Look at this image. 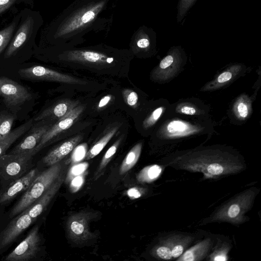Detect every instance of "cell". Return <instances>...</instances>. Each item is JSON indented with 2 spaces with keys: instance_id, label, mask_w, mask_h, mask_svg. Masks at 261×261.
<instances>
[{
  "instance_id": "cell-1",
  "label": "cell",
  "mask_w": 261,
  "mask_h": 261,
  "mask_svg": "<svg viewBox=\"0 0 261 261\" xmlns=\"http://www.w3.org/2000/svg\"><path fill=\"white\" fill-rule=\"evenodd\" d=\"M163 167L201 173L204 178L218 179L238 174L247 168L245 160L237 150L213 145L178 151L165 156Z\"/></svg>"
},
{
  "instance_id": "cell-2",
  "label": "cell",
  "mask_w": 261,
  "mask_h": 261,
  "mask_svg": "<svg viewBox=\"0 0 261 261\" xmlns=\"http://www.w3.org/2000/svg\"><path fill=\"white\" fill-rule=\"evenodd\" d=\"M260 191L257 187L247 188L236 194L217 208L202 223L226 222L240 225L248 221L246 214L252 207Z\"/></svg>"
},
{
  "instance_id": "cell-3",
  "label": "cell",
  "mask_w": 261,
  "mask_h": 261,
  "mask_svg": "<svg viewBox=\"0 0 261 261\" xmlns=\"http://www.w3.org/2000/svg\"><path fill=\"white\" fill-rule=\"evenodd\" d=\"M62 172V165L58 163L40 173L12 207L10 218H14L35 203L57 179Z\"/></svg>"
},
{
  "instance_id": "cell-4",
  "label": "cell",
  "mask_w": 261,
  "mask_h": 261,
  "mask_svg": "<svg viewBox=\"0 0 261 261\" xmlns=\"http://www.w3.org/2000/svg\"><path fill=\"white\" fill-rule=\"evenodd\" d=\"M202 119L197 118L187 120L178 116L168 118L160 126L157 135L161 140L168 143L207 132L212 124H204Z\"/></svg>"
},
{
  "instance_id": "cell-5",
  "label": "cell",
  "mask_w": 261,
  "mask_h": 261,
  "mask_svg": "<svg viewBox=\"0 0 261 261\" xmlns=\"http://www.w3.org/2000/svg\"><path fill=\"white\" fill-rule=\"evenodd\" d=\"M196 238L195 235L188 232L169 233L159 239L151 253L158 259L175 260L190 247Z\"/></svg>"
},
{
  "instance_id": "cell-6",
  "label": "cell",
  "mask_w": 261,
  "mask_h": 261,
  "mask_svg": "<svg viewBox=\"0 0 261 261\" xmlns=\"http://www.w3.org/2000/svg\"><path fill=\"white\" fill-rule=\"evenodd\" d=\"M31 152L5 154L0 157V179L11 182L22 176L33 166Z\"/></svg>"
},
{
  "instance_id": "cell-7",
  "label": "cell",
  "mask_w": 261,
  "mask_h": 261,
  "mask_svg": "<svg viewBox=\"0 0 261 261\" xmlns=\"http://www.w3.org/2000/svg\"><path fill=\"white\" fill-rule=\"evenodd\" d=\"M104 5L102 1L79 10L59 25L54 37H60L84 28L96 18Z\"/></svg>"
},
{
  "instance_id": "cell-8",
  "label": "cell",
  "mask_w": 261,
  "mask_h": 261,
  "mask_svg": "<svg viewBox=\"0 0 261 261\" xmlns=\"http://www.w3.org/2000/svg\"><path fill=\"white\" fill-rule=\"evenodd\" d=\"M38 226H34L25 238L5 258L7 261H29L36 257L40 249Z\"/></svg>"
},
{
  "instance_id": "cell-9",
  "label": "cell",
  "mask_w": 261,
  "mask_h": 261,
  "mask_svg": "<svg viewBox=\"0 0 261 261\" xmlns=\"http://www.w3.org/2000/svg\"><path fill=\"white\" fill-rule=\"evenodd\" d=\"M94 215L92 213L80 212L70 216L66 223L67 234L69 238L77 243H82L94 237L90 231L89 223Z\"/></svg>"
},
{
  "instance_id": "cell-10",
  "label": "cell",
  "mask_w": 261,
  "mask_h": 261,
  "mask_svg": "<svg viewBox=\"0 0 261 261\" xmlns=\"http://www.w3.org/2000/svg\"><path fill=\"white\" fill-rule=\"evenodd\" d=\"M0 96L10 107L19 106L32 97L24 87L4 76L0 77Z\"/></svg>"
},
{
  "instance_id": "cell-11",
  "label": "cell",
  "mask_w": 261,
  "mask_h": 261,
  "mask_svg": "<svg viewBox=\"0 0 261 261\" xmlns=\"http://www.w3.org/2000/svg\"><path fill=\"white\" fill-rule=\"evenodd\" d=\"M22 77L33 81H47L63 83H80L81 81L42 66H33L18 70Z\"/></svg>"
},
{
  "instance_id": "cell-12",
  "label": "cell",
  "mask_w": 261,
  "mask_h": 261,
  "mask_svg": "<svg viewBox=\"0 0 261 261\" xmlns=\"http://www.w3.org/2000/svg\"><path fill=\"white\" fill-rule=\"evenodd\" d=\"M186 60V55L180 46L172 47L155 68L154 76L158 79H168L169 71L170 77H171L173 74L171 71L175 73L176 69L179 68V65H183Z\"/></svg>"
},
{
  "instance_id": "cell-13",
  "label": "cell",
  "mask_w": 261,
  "mask_h": 261,
  "mask_svg": "<svg viewBox=\"0 0 261 261\" xmlns=\"http://www.w3.org/2000/svg\"><path fill=\"white\" fill-rule=\"evenodd\" d=\"M83 111L82 106L75 107L65 116L60 118V120L53 126L50 127L43 135L39 144L32 151V153L35 155L58 134L68 129Z\"/></svg>"
},
{
  "instance_id": "cell-14",
  "label": "cell",
  "mask_w": 261,
  "mask_h": 261,
  "mask_svg": "<svg viewBox=\"0 0 261 261\" xmlns=\"http://www.w3.org/2000/svg\"><path fill=\"white\" fill-rule=\"evenodd\" d=\"M34 222L25 210L13 218L0 234V249L12 243Z\"/></svg>"
},
{
  "instance_id": "cell-15",
  "label": "cell",
  "mask_w": 261,
  "mask_h": 261,
  "mask_svg": "<svg viewBox=\"0 0 261 261\" xmlns=\"http://www.w3.org/2000/svg\"><path fill=\"white\" fill-rule=\"evenodd\" d=\"M39 173L37 168H32L22 176L11 181L0 193V207L24 192Z\"/></svg>"
},
{
  "instance_id": "cell-16",
  "label": "cell",
  "mask_w": 261,
  "mask_h": 261,
  "mask_svg": "<svg viewBox=\"0 0 261 261\" xmlns=\"http://www.w3.org/2000/svg\"><path fill=\"white\" fill-rule=\"evenodd\" d=\"M66 57L68 61L94 65L109 66L115 62L113 57L101 53L90 50L69 51Z\"/></svg>"
},
{
  "instance_id": "cell-17",
  "label": "cell",
  "mask_w": 261,
  "mask_h": 261,
  "mask_svg": "<svg viewBox=\"0 0 261 261\" xmlns=\"http://www.w3.org/2000/svg\"><path fill=\"white\" fill-rule=\"evenodd\" d=\"M64 179V173L62 172L47 190L35 203L25 210L34 221L45 211L60 189Z\"/></svg>"
},
{
  "instance_id": "cell-18",
  "label": "cell",
  "mask_w": 261,
  "mask_h": 261,
  "mask_svg": "<svg viewBox=\"0 0 261 261\" xmlns=\"http://www.w3.org/2000/svg\"><path fill=\"white\" fill-rule=\"evenodd\" d=\"M49 125L41 124L34 125L29 130L25 137L9 152L11 154L31 152L40 141L42 136L49 129Z\"/></svg>"
},
{
  "instance_id": "cell-19",
  "label": "cell",
  "mask_w": 261,
  "mask_h": 261,
  "mask_svg": "<svg viewBox=\"0 0 261 261\" xmlns=\"http://www.w3.org/2000/svg\"><path fill=\"white\" fill-rule=\"evenodd\" d=\"M215 240L207 237L189 247L177 259L176 261H201L206 258L210 253Z\"/></svg>"
},
{
  "instance_id": "cell-20",
  "label": "cell",
  "mask_w": 261,
  "mask_h": 261,
  "mask_svg": "<svg viewBox=\"0 0 261 261\" xmlns=\"http://www.w3.org/2000/svg\"><path fill=\"white\" fill-rule=\"evenodd\" d=\"M81 139V136H76L62 143L44 156L43 163L50 166L59 163L75 148Z\"/></svg>"
},
{
  "instance_id": "cell-21",
  "label": "cell",
  "mask_w": 261,
  "mask_h": 261,
  "mask_svg": "<svg viewBox=\"0 0 261 261\" xmlns=\"http://www.w3.org/2000/svg\"><path fill=\"white\" fill-rule=\"evenodd\" d=\"M76 103L71 101H63L46 109L34 118L36 121H43L48 118H61L74 108Z\"/></svg>"
},
{
  "instance_id": "cell-22",
  "label": "cell",
  "mask_w": 261,
  "mask_h": 261,
  "mask_svg": "<svg viewBox=\"0 0 261 261\" xmlns=\"http://www.w3.org/2000/svg\"><path fill=\"white\" fill-rule=\"evenodd\" d=\"M33 125V119L11 130L7 136L0 138V157L4 155L8 148L21 136L27 132Z\"/></svg>"
},
{
  "instance_id": "cell-23",
  "label": "cell",
  "mask_w": 261,
  "mask_h": 261,
  "mask_svg": "<svg viewBox=\"0 0 261 261\" xmlns=\"http://www.w3.org/2000/svg\"><path fill=\"white\" fill-rule=\"evenodd\" d=\"M170 110L176 114L192 117H203L207 109L200 107L191 100H185L170 106Z\"/></svg>"
},
{
  "instance_id": "cell-24",
  "label": "cell",
  "mask_w": 261,
  "mask_h": 261,
  "mask_svg": "<svg viewBox=\"0 0 261 261\" xmlns=\"http://www.w3.org/2000/svg\"><path fill=\"white\" fill-rule=\"evenodd\" d=\"M232 245L228 239L222 237L217 238L214 246L206 257V260L211 261H226L228 259V252Z\"/></svg>"
},
{
  "instance_id": "cell-25",
  "label": "cell",
  "mask_w": 261,
  "mask_h": 261,
  "mask_svg": "<svg viewBox=\"0 0 261 261\" xmlns=\"http://www.w3.org/2000/svg\"><path fill=\"white\" fill-rule=\"evenodd\" d=\"M20 12L15 14L6 25L0 28V55L7 47L20 20Z\"/></svg>"
},
{
  "instance_id": "cell-26",
  "label": "cell",
  "mask_w": 261,
  "mask_h": 261,
  "mask_svg": "<svg viewBox=\"0 0 261 261\" xmlns=\"http://www.w3.org/2000/svg\"><path fill=\"white\" fill-rule=\"evenodd\" d=\"M142 143L136 144L128 151L123 160L120 168V174L122 175L130 170L138 162L142 150Z\"/></svg>"
},
{
  "instance_id": "cell-27",
  "label": "cell",
  "mask_w": 261,
  "mask_h": 261,
  "mask_svg": "<svg viewBox=\"0 0 261 261\" xmlns=\"http://www.w3.org/2000/svg\"><path fill=\"white\" fill-rule=\"evenodd\" d=\"M162 167V166L156 164L145 167L137 174V180L142 183H150L153 181L160 175Z\"/></svg>"
},
{
  "instance_id": "cell-28",
  "label": "cell",
  "mask_w": 261,
  "mask_h": 261,
  "mask_svg": "<svg viewBox=\"0 0 261 261\" xmlns=\"http://www.w3.org/2000/svg\"><path fill=\"white\" fill-rule=\"evenodd\" d=\"M240 66H233L221 72L212 83L208 85L210 89L216 88L228 84L240 72Z\"/></svg>"
},
{
  "instance_id": "cell-29",
  "label": "cell",
  "mask_w": 261,
  "mask_h": 261,
  "mask_svg": "<svg viewBox=\"0 0 261 261\" xmlns=\"http://www.w3.org/2000/svg\"><path fill=\"white\" fill-rule=\"evenodd\" d=\"M118 130L115 127L108 132L101 138L97 141L87 152L85 159L90 160L97 155L113 138Z\"/></svg>"
},
{
  "instance_id": "cell-30",
  "label": "cell",
  "mask_w": 261,
  "mask_h": 261,
  "mask_svg": "<svg viewBox=\"0 0 261 261\" xmlns=\"http://www.w3.org/2000/svg\"><path fill=\"white\" fill-rule=\"evenodd\" d=\"M233 112L240 120H245L248 118L251 111V103L249 99L245 96L240 97L235 102Z\"/></svg>"
},
{
  "instance_id": "cell-31",
  "label": "cell",
  "mask_w": 261,
  "mask_h": 261,
  "mask_svg": "<svg viewBox=\"0 0 261 261\" xmlns=\"http://www.w3.org/2000/svg\"><path fill=\"white\" fill-rule=\"evenodd\" d=\"M170 106L166 100L164 104H162L155 108L143 121V127L147 129L154 125L164 114L167 112V110L170 108Z\"/></svg>"
},
{
  "instance_id": "cell-32",
  "label": "cell",
  "mask_w": 261,
  "mask_h": 261,
  "mask_svg": "<svg viewBox=\"0 0 261 261\" xmlns=\"http://www.w3.org/2000/svg\"><path fill=\"white\" fill-rule=\"evenodd\" d=\"M121 141V139H119L107 150L101 159L96 174L94 175V179H97L103 172L106 167L116 152Z\"/></svg>"
},
{
  "instance_id": "cell-33",
  "label": "cell",
  "mask_w": 261,
  "mask_h": 261,
  "mask_svg": "<svg viewBox=\"0 0 261 261\" xmlns=\"http://www.w3.org/2000/svg\"><path fill=\"white\" fill-rule=\"evenodd\" d=\"M34 4V0H0V17L15 8L17 5L24 4L32 8Z\"/></svg>"
},
{
  "instance_id": "cell-34",
  "label": "cell",
  "mask_w": 261,
  "mask_h": 261,
  "mask_svg": "<svg viewBox=\"0 0 261 261\" xmlns=\"http://www.w3.org/2000/svg\"><path fill=\"white\" fill-rule=\"evenodd\" d=\"M14 120L12 115L5 113L0 114V138L5 137L11 131Z\"/></svg>"
},
{
  "instance_id": "cell-35",
  "label": "cell",
  "mask_w": 261,
  "mask_h": 261,
  "mask_svg": "<svg viewBox=\"0 0 261 261\" xmlns=\"http://www.w3.org/2000/svg\"><path fill=\"white\" fill-rule=\"evenodd\" d=\"M197 0H179L177 5V21L180 22Z\"/></svg>"
},
{
  "instance_id": "cell-36",
  "label": "cell",
  "mask_w": 261,
  "mask_h": 261,
  "mask_svg": "<svg viewBox=\"0 0 261 261\" xmlns=\"http://www.w3.org/2000/svg\"><path fill=\"white\" fill-rule=\"evenodd\" d=\"M140 37L138 39L136 44L141 49L149 50L151 47L152 40L151 34L147 31H143L140 33Z\"/></svg>"
},
{
  "instance_id": "cell-37",
  "label": "cell",
  "mask_w": 261,
  "mask_h": 261,
  "mask_svg": "<svg viewBox=\"0 0 261 261\" xmlns=\"http://www.w3.org/2000/svg\"><path fill=\"white\" fill-rule=\"evenodd\" d=\"M125 102L130 107L135 106L138 101L137 93L130 89H125L122 92Z\"/></svg>"
},
{
  "instance_id": "cell-38",
  "label": "cell",
  "mask_w": 261,
  "mask_h": 261,
  "mask_svg": "<svg viewBox=\"0 0 261 261\" xmlns=\"http://www.w3.org/2000/svg\"><path fill=\"white\" fill-rule=\"evenodd\" d=\"M88 165L85 163L79 164L72 167L68 174V179L71 180L75 176L82 175V173L86 169Z\"/></svg>"
},
{
  "instance_id": "cell-39",
  "label": "cell",
  "mask_w": 261,
  "mask_h": 261,
  "mask_svg": "<svg viewBox=\"0 0 261 261\" xmlns=\"http://www.w3.org/2000/svg\"><path fill=\"white\" fill-rule=\"evenodd\" d=\"M70 188L72 191H77L84 182L83 175L75 176L71 180Z\"/></svg>"
},
{
  "instance_id": "cell-40",
  "label": "cell",
  "mask_w": 261,
  "mask_h": 261,
  "mask_svg": "<svg viewBox=\"0 0 261 261\" xmlns=\"http://www.w3.org/2000/svg\"><path fill=\"white\" fill-rule=\"evenodd\" d=\"M85 151L82 146L80 148H77L72 156V161L75 163L82 160L84 158V155L86 156L87 153Z\"/></svg>"
},
{
  "instance_id": "cell-41",
  "label": "cell",
  "mask_w": 261,
  "mask_h": 261,
  "mask_svg": "<svg viewBox=\"0 0 261 261\" xmlns=\"http://www.w3.org/2000/svg\"><path fill=\"white\" fill-rule=\"evenodd\" d=\"M127 195L132 199H136L142 196V191L136 188H133L127 191Z\"/></svg>"
},
{
  "instance_id": "cell-42",
  "label": "cell",
  "mask_w": 261,
  "mask_h": 261,
  "mask_svg": "<svg viewBox=\"0 0 261 261\" xmlns=\"http://www.w3.org/2000/svg\"><path fill=\"white\" fill-rule=\"evenodd\" d=\"M111 98L112 96L111 95H107L105 96L99 101L97 105V108L100 109L105 107L109 103Z\"/></svg>"
}]
</instances>
